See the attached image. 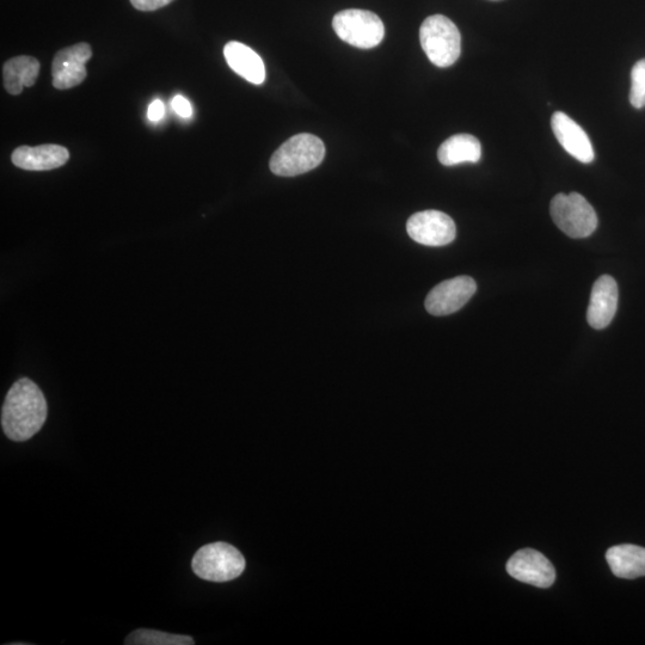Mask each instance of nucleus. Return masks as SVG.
I'll return each mask as SVG.
<instances>
[{
  "mask_svg": "<svg viewBox=\"0 0 645 645\" xmlns=\"http://www.w3.org/2000/svg\"><path fill=\"white\" fill-rule=\"evenodd\" d=\"M172 2L174 0H131L134 8L140 11H156Z\"/></svg>",
  "mask_w": 645,
  "mask_h": 645,
  "instance_id": "obj_20",
  "label": "nucleus"
},
{
  "mask_svg": "<svg viewBox=\"0 0 645 645\" xmlns=\"http://www.w3.org/2000/svg\"><path fill=\"white\" fill-rule=\"evenodd\" d=\"M91 58L92 49L86 42L61 49L52 64L54 88L67 90L82 84L88 75L85 65Z\"/></svg>",
  "mask_w": 645,
  "mask_h": 645,
  "instance_id": "obj_9",
  "label": "nucleus"
},
{
  "mask_svg": "<svg viewBox=\"0 0 645 645\" xmlns=\"http://www.w3.org/2000/svg\"><path fill=\"white\" fill-rule=\"evenodd\" d=\"M40 63L38 59L21 55L12 58L4 64L3 78L6 91L10 95H20L24 88H30L39 77Z\"/></svg>",
  "mask_w": 645,
  "mask_h": 645,
  "instance_id": "obj_17",
  "label": "nucleus"
},
{
  "mask_svg": "<svg viewBox=\"0 0 645 645\" xmlns=\"http://www.w3.org/2000/svg\"><path fill=\"white\" fill-rule=\"evenodd\" d=\"M477 291L476 281L470 276H458L441 282L429 292L426 310L433 316H448L459 311Z\"/></svg>",
  "mask_w": 645,
  "mask_h": 645,
  "instance_id": "obj_8",
  "label": "nucleus"
},
{
  "mask_svg": "<svg viewBox=\"0 0 645 645\" xmlns=\"http://www.w3.org/2000/svg\"><path fill=\"white\" fill-rule=\"evenodd\" d=\"M552 131L563 149L583 164L594 161V150L585 129L569 118L567 114L556 112L552 115Z\"/></svg>",
  "mask_w": 645,
  "mask_h": 645,
  "instance_id": "obj_12",
  "label": "nucleus"
},
{
  "mask_svg": "<svg viewBox=\"0 0 645 645\" xmlns=\"http://www.w3.org/2000/svg\"><path fill=\"white\" fill-rule=\"evenodd\" d=\"M407 231L411 239L427 247H444L457 236V227L450 215L434 210L411 215Z\"/></svg>",
  "mask_w": 645,
  "mask_h": 645,
  "instance_id": "obj_7",
  "label": "nucleus"
},
{
  "mask_svg": "<svg viewBox=\"0 0 645 645\" xmlns=\"http://www.w3.org/2000/svg\"><path fill=\"white\" fill-rule=\"evenodd\" d=\"M619 291L616 280L610 275H602L593 286L591 303L587 311V321L592 328L602 330L608 327L616 316Z\"/></svg>",
  "mask_w": 645,
  "mask_h": 645,
  "instance_id": "obj_11",
  "label": "nucleus"
},
{
  "mask_svg": "<svg viewBox=\"0 0 645 645\" xmlns=\"http://www.w3.org/2000/svg\"><path fill=\"white\" fill-rule=\"evenodd\" d=\"M630 102L632 107H645V59L638 61L631 72Z\"/></svg>",
  "mask_w": 645,
  "mask_h": 645,
  "instance_id": "obj_19",
  "label": "nucleus"
},
{
  "mask_svg": "<svg viewBox=\"0 0 645 645\" xmlns=\"http://www.w3.org/2000/svg\"><path fill=\"white\" fill-rule=\"evenodd\" d=\"M335 33L350 46L371 49L380 45L385 35L384 23L371 11L349 9L336 14Z\"/></svg>",
  "mask_w": 645,
  "mask_h": 645,
  "instance_id": "obj_6",
  "label": "nucleus"
},
{
  "mask_svg": "<svg viewBox=\"0 0 645 645\" xmlns=\"http://www.w3.org/2000/svg\"><path fill=\"white\" fill-rule=\"evenodd\" d=\"M420 41L423 51L435 66L445 69L460 57L462 36L450 18L434 15L422 23Z\"/></svg>",
  "mask_w": 645,
  "mask_h": 645,
  "instance_id": "obj_3",
  "label": "nucleus"
},
{
  "mask_svg": "<svg viewBox=\"0 0 645 645\" xmlns=\"http://www.w3.org/2000/svg\"><path fill=\"white\" fill-rule=\"evenodd\" d=\"M126 645H193L194 638L184 635H172L157 630L139 629L128 635Z\"/></svg>",
  "mask_w": 645,
  "mask_h": 645,
  "instance_id": "obj_18",
  "label": "nucleus"
},
{
  "mask_svg": "<svg viewBox=\"0 0 645 645\" xmlns=\"http://www.w3.org/2000/svg\"><path fill=\"white\" fill-rule=\"evenodd\" d=\"M325 146L322 139L309 133L294 135L270 158L273 174L293 177L316 169L323 162Z\"/></svg>",
  "mask_w": 645,
  "mask_h": 645,
  "instance_id": "obj_2",
  "label": "nucleus"
},
{
  "mask_svg": "<svg viewBox=\"0 0 645 645\" xmlns=\"http://www.w3.org/2000/svg\"><path fill=\"white\" fill-rule=\"evenodd\" d=\"M70 152L59 145L21 146L12 152L11 161L17 168L28 171H49L63 167Z\"/></svg>",
  "mask_w": 645,
  "mask_h": 645,
  "instance_id": "obj_13",
  "label": "nucleus"
},
{
  "mask_svg": "<svg viewBox=\"0 0 645 645\" xmlns=\"http://www.w3.org/2000/svg\"><path fill=\"white\" fill-rule=\"evenodd\" d=\"M172 109H174L175 113L180 115L183 119L192 118V104H190L183 96H176L174 100H172Z\"/></svg>",
  "mask_w": 645,
  "mask_h": 645,
  "instance_id": "obj_21",
  "label": "nucleus"
},
{
  "mask_svg": "<svg viewBox=\"0 0 645 645\" xmlns=\"http://www.w3.org/2000/svg\"><path fill=\"white\" fill-rule=\"evenodd\" d=\"M550 213L558 229L571 238H587L598 227L597 213L579 193L557 194L551 201Z\"/></svg>",
  "mask_w": 645,
  "mask_h": 645,
  "instance_id": "obj_5",
  "label": "nucleus"
},
{
  "mask_svg": "<svg viewBox=\"0 0 645 645\" xmlns=\"http://www.w3.org/2000/svg\"><path fill=\"white\" fill-rule=\"evenodd\" d=\"M48 407L40 387L32 380H18L6 395L2 409V427L12 441L32 439L45 425Z\"/></svg>",
  "mask_w": 645,
  "mask_h": 645,
  "instance_id": "obj_1",
  "label": "nucleus"
},
{
  "mask_svg": "<svg viewBox=\"0 0 645 645\" xmlns=\"http://www.w3.org/2000/svg\"><path fill=\"white\" fill-rule=\"evenodd\" d=\"M508 574L515 580L539 588H549L556 581L554 565L540 552L520 550L507 563Z\"/></svg>",
  "mask_w": 645,
  "mask_h": 645,
  "instance_id": "obj_10",
  "label": "nucleus"
},
{
  "mask_svg": "<svg viewBox=\"0 0 645 645\" xmlns=\"http://www.w3.org/2000/svg\"><path fill=\"white\" fill-rule=\"evenodd\" d=\"M192 567L202 580L223 583L237 579L245 570V559L241 551L227 543H213L202 546L196 552Z\"/></svg>",
  "mask_w": 645,
  "mask_h": 645,
  "instance_id": "obj_4",
  "label": "nucleus"
},
{
  "mask_svg": "<svg viewBox=\"0 0 645 645\" xmlns=\"http://www.w3.org/2000/svg\"><path fill=\"white\" fill-rule=\"evenodd\" d=\"M612 573L620 579L635 580L645 576V549L637 545H617L607 551Z\"/></svg>",
  "mask_w": 645,
  "mask_h": 645,
  "instance_id": "obj_15",
  "label": "nucleus"
},
{
  "mask_svg": "<svg viewBox=\"0 0 645 645\" xmlns=\"http://www.w3.org/2000/svg\"><path fill=\"white\" fill-rule=\"evenodd\" d=\"M482 157V146L471 134H457L448 138L438 151L439 162L445 167L463 163H478Z\"/></svg>",
  "mask_w": 645,
  "mask_h": 645,
  "instance_id": "obj_16",
  "label": "nucleus"
},
{
  "mask_svg": "<svg viewBox=\"0 0 645 645\" xmlns=\"http://www.w3.org/2000/svg\"><path fill=\"white\" fill-rule=\"evenodd\" d=\"M224 55L231 69L245 81L255 85H261L266 81V66L262 58L244 43H226Z\"/></svg>",
  "mask_w": 645,
  "mask_h": 645,
  "instance_id": "obj_14",
  "label": "nucleus"
},
{
  "mask_svg": "<svg viewBox=\"0 0 645 645\" xmlns=\"http://www.w3.org/2000/svg\"><path fill=\"white\" fill-rule=\"evenodd\" d=\"M164 115L165 107L163 102L161 100L153 101L150 104L149 112H147L149 119L153 122L161 121L164 118Z\"/></svg>",
  "mask_w": 645,
  "mask_h": 645,
  "instance_id": "obj_22",
  "label": "nucleus"
}]
</instances>
